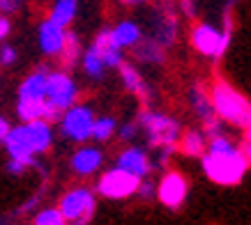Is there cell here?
<instances>
[{
	"label": "cell",
	"mask_w": 251,
	"mask_h": 225,
	"mask_svg": "<svg viewBox=\"0 0 251 225\" xmlns=\"http://www.w3.org/2000/svg\"><path fill=\"white\" fill-rule=\"evenodd\" d=\"M212 112H217V117L221 122H230L240 129H249L251 122V108L247 97H242L235 88H230L228 83L217 81L212 88Z\"/></svg>",
	"instance_id": "cell-1"
},
{
	"label": "cell",
	"mask_w": 251,
	"mask_h": 225,
	"mask_svg": "<svg viewBox=\"0 0 251 225\" xmlns=\"http://www.w3.org/2000/svg\"><path fill=\"white\" fill-rule=\"evenodd\" d=\"M249 158L237 150L235 154L228 157H214V154H205L203 157V170L212 181L221 184V186H235L240 184L247 173Z\"/></svg>",
	"instance_id": "cell-2"
},
{
	"label": "cell",
	"mask_w": 251,
	"mask_h": 225,
	"mask_svg": "<svg viewBox=\"0 0 251 225\" xmlns=\"http://www.w3.org/2000/svg\"><path fill=\"white\" fill-rule=\"evenodd\" d=\"M141 127L148 134V140L154 147H173L180 138V124L161 112H150L145 111L141 115Z\"/></svg>",
	"instance_id": "cell-3"
},
{
	"label": "cell",
	"mask_w": 251,
	"mask_h": 225,
	"mask_svg": "<svg viewBox=\"0 0 251 225\" xmlns=\"http://www.w3.org/2000/svg\"><path fill=\"white\" fill-rule=\"evenodd\" d=\"M58 211L65 221H72L74 225H85L95 214V195L88 188H74L62 195Z\"/></svg>",
	"instance_id": "cell-4"
},
{
	"label": "cell",
	"mask_w": 251,
	"mask_h": 225,
	"mask_svg": "<svg viewBox=\"0 0 251 225\" xmlns=\"http://www.w3.org/2000/svg\"><path fill=\"white\" fill-rule=\"evenodd\" d=\"M230 42V32H219L217 28H212L210 23H198L196 28L191 30V44L198 53H203L207 58H221Z\"/></svg>",
	"instance_id": "cell-5"
},
{
	"label": "cell",
	"mask_w": 251,
	"mask_h": 225,
	"mask_svg": "<svg viewBox=\"0 0 251 225\" xmlns=\"http://www.w3.org/2000/svg\"><path fill=\"white\" fill-rule=\"evenodd\" d=\"M92 124H95V112L88 106H72L62 115V134L69 140L76 143H85L88 138H92Z\"/></svg>",
	"instance_id": "cell-6"
},
{
	"label": "cell",
	"mask_w": 251,
	"mask_h": 225,
	"mask_svg": "<svg viewBox=\"0 0 251 225\" xmlns=\"http://www.w3.org/2000/svg\"><path fill=\"white\" fill-rule=\"evenodd\" d=\"M46 101L53 106L55 111L65 112L76 101V85L62 71H49L46 76Z\"/></svg>",
	"instance_id": "cell-7"
},
{
	"label": "cell",
	"mask_w": 251,
	"mask_h": 225,
	"mask_svg": "<svg viewBox=\"0 0 251 225\" xmlns=\"http://www.w3.org/2000/svg\"><path fill=\"white\" fill-rule=\"evenodd\" d=\"M138 184H141L138 177L125 173L120 168H113V170H108V173L101 175V180H99V184H97V191H99V195H104V198L122 200V198H129V195L136 193Z\"/></svg>",
	"instance_id": "cell-8"
},
{
	"label": "cell",
	"mask_w": 251,
	"mask_h": 225,
	"mask_svg": "<svg viewBox=\"0 0 251 225\" xmlns=\"http://www.w3.org/2000/svg\"><path fill=\"white\" fill-rule=\"evenodd\" d=\"M187 180H184L180 173H168L164 180L159 181V188H157V195L159 200L166 204L168 209H177L182 207V202L187 200Z\"/></svg>",
	"instance_id": "cell-9"
},
{
	"label": "cell",
	"mask_w": 251,
	"mask_h": 225,
	"mask_svg": "<svg viewBox=\"0 0 251 225\" xmlns=\"http://www.w3.org/2000/svg\"><path fill=\"white\" fill-rule=\"evenodd\" d=\"M23 127V134H25V140L30 145L32 154H42L51 147L53 143V131H51V124L44 120H32V122H25L21 124Z\"/></svg>",
	"instance_id": "cell-10"
},
{
	"label": "cell",
	"mask_w": 251,
	"mask_h": 225,
	"mask_svg": "<svg viewBox=\"0 0 251 225\" xmlns=\"http://www.w3.org/2000/svg\"><path fill=\"white\" fill-rule=\"evenodd\" d=\"M115 168H120L125 173H129V175H134V177H138V180H143L145 175L150 173V158H148V154H145L143 150L129 147V150H125L120 157H118Z\"/></svg>",
	"instance_id": "cell-11"
},
{
	"label": "cell",
	"mask_w": 251,
	"mask_h": 225,
	"mask_svg": "<svg viewBox=\"0 0 251 225\" xmlns=\"http://www.w3.org/2000/svg\"><path fill=\"white\" fill-rule=\"evenodd\" d=\"M65 35H67L65 28H60V25L53 23L51 19H46V21H42V25H39V48H42L46 55H60Z\"/></svg>",
	"instance_id": "cell-12"
},
{
	"label": "cell",
	"mask_w": 251,
	"mask_h": 225,
	"mask_svg": "<svg viewBox=\"0 0 251 225\" xmlns=\"http://www.w3.org/2000/svg\"><path fill=\"white\" fill-rule=\"evenodd\" d=\"M92 48L97 51V55L101 58V65L104 67H120L122 62V48L113 42V37H111V30H101L97 35V39H95V44H92Z\"/></svg>",
	"instance_id": "cell-13"
},
{
	"label": "cell",
	"mask_w": 251,
	"mask_h": 225,
	"mask_svg": "<svg viewBox=\"0 0 251 225\" xmlns=\"http://www.w3.org/2000/svg\"><path fill=\"white\" fill-rule=\"evenodd\" d=\"M177 35V21L171 7H164L157 12V23H154V42L159 46H171Z\"/></svg>",
	"instance_id": "cell-14"
},
{
	"label": "cell",
	"mask_w": 251,
	"mask_h": 225,
	"mask_svg": "<svg viewBox=\"0 0 251 225\" xmlns=\"http://www.w3.org/2000/svg\"><path fill=\"white\" fill-rule=\"evenodd\" d=\"M101 165V152L95 147H81L72 157V170L76 175H92Z\"/></svg>",
	"instance_id": "cell-15"
},
{
	"label": "cell",
	"mask_w": 251,
	"mask_h": 225,
	"mask_svg": "<svg viewBox=\"0 0 251 225\" xmlns=\"http://www.w3.org/2000/svg\"><path fill=\"white\" fill-rule=\"evenodd\" d=\"M46 76H49L46 67L28 76L19 88V99H46Z\"/></svg>",
	"instance_id": "cell-16"
},
{
	"label": "cell",
	"mask_w": 251,
	"mask_h": 225,
	"mask_svg": "<svg viewBox=\"0 0 251 225\" xmlns=\"http://www.w3.org/2000/svg\"><path fill=\"white\" fill-rule=\"evenodd\" d=\"M120 76H122V83H125V88L129 92H134L138 99H148L150 97V90H148V85L143 83V78H141V74L136 71V67H131V65H127V62H122L120 67Z\"/></svg>",
	"instance_id": "cell-17"
},
{
	"label": "cell",
	"mask_w": 251,
	"mask_h": 225,
	"mask_svg": "<svg viewBox=\"0 0 251 225\" xmlns=\"http://www.w3.org/2000/svg\"><path fill=\"white\" fill-rule=\"evenodd\" d=\"M111 37L120 48H129L141 39V28H138L134 21H120L111 30Z\"/></svg>",
	"instance_id": "cell-18"
},
{
	"label": "cell",
	"mask_w": 251,
	"mask_h": 225,
	"mask_svg": "<svg viewBox=\"0 0 251 225\" xmlns=\"http://www.w3.org/2000/svg\"><path fill=\"white\" fill-rule=\"evenodd\" d=\"M134 48V58H138L141 62H161L164 60V46H159L154 39H138Z\"/></svg>",
	"instance_id": "cell-19"
},
{
	"label": "cell",
	"mask_w": 251,
	"mask_h": 225,
	"mask_svg": "<svg viewBox=\"0 0 251 225\" xmlns=\"http://www.w3.org/2000/svg\"><path fill=\"white\" fill-rule=\"evenodd\" d=\"M76 7H78V0H55L49 19L53 23H58L60 28H67L69 23L74 21V16H76Z\"/></svg>",
	"instance_id": "cell-20"
},
{
	"label": "cell",
	"mask_w": 251,
	"mask_h": 225,
	"mask_svg": "<svg viewBox=\"0 0 251 225\" xmlns=\"http://www.w3.org/2000/svg\"><path fill=\"white\" fill-rule=\"evenodd\" d=\"M60 55H62V65L67 69H72L78 60H81V42H78L76 32H67V35H65Z\"/></svg>",
	"instance_id": "cell-21"
},
{
	"label": "cell",
	"mask_w": 251,
	"mask_h": 225,
	"mask_svg": "<svg viewBox=\"0 0 251 225\" xmlns=\"http://www.w3.org/2000/svg\"><path fill=\"white\" fill-rule=\"evenodd\" d=\"M44 104L46 99H19L16 112L23 122H32V120H42L44 115Z\"/></svg>",
	"instance_id": "cell-22"
},
{
	"label": "cell",
	"mask_w": 251,
	"mask_h": 225,
	"mask_svg": "<svg viewBox=\"0 0 251 225\" xmlns=\"http://www.w3.org/2000/svg\"><path fill=\"white\" fill-rule=\"evenodd\" d=\"M182 152L187 157H201L203 152H205V135L201 134V131H184L182 135Z\"/></svg>",
	"instance_id": "cell-23"
},
{
	"label": "cell",
	"mask_w": 251,
	"mask_h": 225,
	"mask_svg": "<svg viewBox=\"0 0 251 225\" xmlns=\"http://www.w3.org/2000/svg\"><path fill=\"white\" fill-rule=\"evenodd\" d=\"M189 101H191V108L196 111V115L201 120H205L212 115V104H210V97L201 88H191L189 92Z\"/></svg>",
	"instance_id": "cell-24"
},
{
	"label": "cell",
	"mask_w": 251,
	"mask_h": 225,
	"mask_svg": "<svg viewBox=\"0 0 251 225\" xmlns=\"http://www.w3.org/2000/svg\"><path fill=\"white\" fill-rule=\"evenodd\" d=\"M83 69H85V74L92 76V78H101L104 76V65H101V58L97 55V51L95 48H88V51L83 53Z\"/></svg>",
	"instance_id": "cell-25"
},
{
	"label": "cell",
	"mask_w": 251,
	"mask_h": 225,
	"mask_svg": "<svg viewBox=\"0 0 251 225\" xmlns=\"http://www.w3.org/2000/svg\"><path fill=\"white\" fill-rule=\"evenodd\" d=\"M115 134V120L113 117H99L92 124V138L95 140H108Z\"/></svg>",
	"instance_id": "cell-26"
},
{
	"label": "cell",
	"mask_w": 251,
	"mask_h": 225,
	"mask_svg": "<svg viewBox=\"0 0 251 225\" xmlns=\"http://www.w3.org/2000/svg\"><path fill=\"white\" fill-rule=\"evenodd\" d=\"M237 147L230 143L226 135H217L210 140V147H207V154H214V157H228V154H235Z\"/></svg>",
	"instance_id": "cell-27"
},
{
	"label": "cell",
	"mask_w": 251,
	"mask_h": 225,
	"mask_svg": "<svg viewBox=\"0 0 251 225\" xmlns=\"http://www.w3.org/2000/svg\"><path fill=\"white\" fill-rule=\"evenodd\" d=\"M32 225H67V221L62 218V214L58 209H42L37 211Z\"/></svg>",
	"instance_id": "cell-28"
},
{
	"label": "cell",
	"mask_w": 251,
	"mask_h": 225,
	"mask_svg": "<svg viewBox=\"0 0 251 225\" xmlns=\"http://www.w3.org/2000/svg\"><path fill=\"white\" fill-rule=\"evenodd\" d=\"M203 129H205V134L212 135V138H217V135H224V122H221L217 115H210V117H205V120H203Z\"/></svg>",
	"instance_id": "cell-29"
},
{
	"label": "cell",
	"mask_w": 251,
	"mask_h": 225,
	"mask_svg": "<svg viewBox=\"0 0 251 225\" xmlns=\"http://www.w3.org/2000/svg\"><path fill=\"white\" fill-rule=\"evenodd\" d=\"M39 202H42V193H37V195H32V198H28L25 202L19 207V209L12 214V218H19V216H25V214H30L35 207H39Z\"/></svg>",
	"instance_id": "cell-30"
},
{
	"label": "cell",
	"mask_w": 251,
	"mask_h": 225,
	"mask_svg": "<svg viewBox=\"0 0 251 225\" xmlns=\"http://www.w3.org/2000/svg\"><path fill=\"white\" fill-rule=\"evenodd\" d=\"M0 62H2V65H14L16 62V51L12 46H2V48H0Z\"/></svg>",
	"instance_id": "cell-31"
},
{
	"label": "cell",
	"mask_w": 251,
	"mask_h": 225,
	"mask_svg": "<svg viewBox=\"0 0 251 225\" xmlns=\"http://www.w3.org/2000/svg\"><path fill=\"white\" fill-rule=\"evenodd\" d=\"M21 2L23 0H0V12L2 14H12V12L21 7Z\"/></svg>",
	"instance_id": "cell-32"
},
{
	"label": "cell",
	"mask_w": 251,
	"mask_h": 225,
	"mask_svg": "<svg viewBox=\"0 0 251 225\" xmlns=\"http://www.w3.org/2000/svg\"><path fill=\"white\" fill-rule=\"evenodd\" d=\"M136 193L141 195V198H145V200H150V198L154 195V186L150 184V181H141L138 188H136Z\"/></svg>",
	"instance_id": "cell-33"
},
{
	"label": "cell",
	"mask_w": 251,
	"mask_h": 225,
	"mask_svg": "<svg viewBox=\"0 0 251 225\" xmlns=\"http://www.w3.org/2000/svg\"><path fill=\"white\" fill-rule=\"evenodd\" d=\"M136 129H138L136 122H127V124H125V127L120 129V135L125 138V140H131V138L136 135Z\"/></svg>",
	"instance_id": "cell-34"
},
{
	"label": "cell",
	"mask_w": 251,
	"mask_h": 225,
	"mask_svg": "<svg viewBox=\"0 0 251 225\" xmlns=\"http://www.w3.org/2000/svg\"><path fill=\"white\" fill-rule=\"evenodd\" d=\"M7 170H9L12 175H21V173H25V170H28V165L21 163V161H14V158H9V161H7Z\"/></svg>",
	"instance_id": "cell-35"
},
{
	"label": "cell",
	"mask_w": 251,
	"mask_h": 225,
	"mask_svg": "<svg viewBox=\"0 0 251 225\" xmlns=\"http://www.w3.org/2000/svg\"><path fill=\"white\" fill-rule=\"evenodd\" d=\"M9 30H12V25H9V19H7V16H2V14H0V42H2L5 37H7Z\"/></svg>",
	"instance_id": "cell-36"
},
{
	"label": "cell",
	"mask_w": 251,
	"mask_h": 225,
	"mask_svg": "<svg viewBox=\"0 0 251 225\" xmlns=\"http://www.w3.org/2000/svg\"><path fill=\"white\" fill-rule=\"evenodd\" d=\"M180 5H182L184 16H196V5H194V0H182Z\"/></svg>",
	"instance_id": "cell-37"
},
{
	"label": "cell",
	"mask_w": 251,
	"mask_h": 225,
	"mask_svg": "<svg viewBox=\"0 0 251 225\" xmlns=\"http://www.w3.org/2000/svg\"><path fill=\"white\" fill-rule=\"evenodd\" d=\"M9 129H12V124H9L5 117H0V143H5V138H7Z\"/></svg>",
	"instance_id": "cell-38"
},
{
	"label": "cell",
	"mask_w": 251,
	"mask_h": 225,
	"mask_svg": "<svg viewBox=\"0 0 251 225\" xmlns=\"http://www.w3.org/2000/svg\"><path fill=\"white\" fill-rule=\"evenodd\" d=\"M122 5H143V2H148V0H120Z\"/></svg>",
	"instance_id": "cell-39"
},
{
	"label": "cell",
	"mask_w": 251,
	"mask_h": 225,
	"mask_svg": "<svg viewBox=\"0 0 251 225\" xmlns=\"http://www.w3.org/2000/svg\"><path fill=\"white\" fill-rule=\"evenodd\" d=\"M12 221H14V218H12V216H7V214H5V216H0V225H9V223H12Z\"/></svg>",
	"instance_id": "cell-40"
}]
</instances>
